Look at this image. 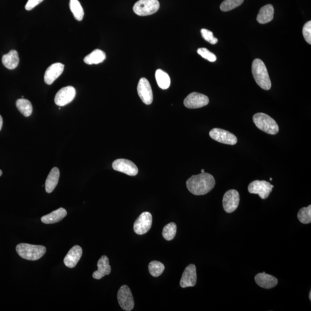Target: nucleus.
Masks as SVG:
<instances>
[{"instance_id": "14", "label": "nucleus", "mask_w": 311, "mask_h": 311, "mask_svg": "<svg viewBox=\"0 0 311 311\" xmlns=\"http://www.w3.org/2000/svg\"><path fill=\"white\" fill-rule=\"evenodd\" d=\"M137 92L141 101L145 104L150 105L153 102V92L150 82L145 78H141L137 86Z\"/></svg>"}, {"instance_id": "10", "label": "nucleus", "mask_w": 311, "mask_h": 311, "mask_svg": "<svg viewBox=\"0 0 311 311\" xmlns=\"http://www.w3.org/2000/svg\"><path fill=\"white\" fill-rule=\"evenodd\" d=\"M209 103L207 96L198 92H193L185 98L184 104L188 108L196 109L206 106Z\"/></svg>"}, {"instance_id": "2", "label": "nucleus", "mask_w": 311, "mask_h": 311, "mask_svg": "<svg viewBox=\"0 0 311 311\" xmlns=\"http://www.w3.org/2000/svg\"><path fill=\"white\" fill-rule=\"evenodd\" d=\"M253 77L257 84L264 90H269L271 82L265 64L260 59H256L252 64Z\"/></svg>"}, {"instance_id": "36", "label": "nucleus", "mask_w": 311, "mask_h": 311, "mask_svg": "<svg viewBox=\"0 0 311 311\" xmlns=\"http://www.w3.org/2000/svg\"><path fill=\"white\" fill-rule=\"evenodd\" d=\"M3 125V120L2 118L1 115H0V131H1Z\"/></svg>"}, {"instance_id": "22", "label": "nucleus", "mask_w": 311, "mask_h": 311, "mask_svg": "<svg viewBox=\"0 0 311 311\" xmlns=\"http://www.w3.org/2000/svg\"><path fill=\"white\" fill-rule=\"evenodd\" d=\"M274 9L273 6L271 4L264 5L259 10V14L257 16V21L260 24H266L273 19Z\"/></svg>"}, {"instance_id": "29", "label": "nucleus", "mask_w": 311, "mask_h": 311, "mask_svg": "<svg viewBox=\"0 0 311 311\" xmlns=\"http://www.w3.org/2000/svg\"><path fill=\"white\" fill-rule=\"evenodd\" d=\"M177 227L176 224L170 223L165 226L163 230V236L165 240L171 241L174 239L176 235Z\"/></svg>"}, {"instance_id": "32", "label": "nucleus", "mask_w": 311, "mask_h": 311, "mask_svg": "<svg viewBox=\"0 0 311 311\" xmlns=\"http://www.w3.org/2000/svg\"><path fill=\"white\" fill-rule=\"evenodd\" d=\"M198 54L200 55L207 60L213 62L216 61L217 57L216 55L210 52L206 48H200L197 51Z\"/></svg>"}, {"instance_id": "16", "label": "nucleus", "mask_w": 311, "mask_h": 311, "mask_svg": "<svg viewBox=\"0 0 311 311\" xmlns=\"http://www.w3.org/2000/svg\"><path fill=\"white\" fill-rule=\"evenodd\" d=\"M64 65L61 63H55L47 69L44 76V80L46 84L51 85L56 79L61 75L64 71Z\"/></svg>"}, {"instance_id": "38", "label": "nucleus", "mask_w": 311, "mask_h": 311, "mask_svg": "<svg viewBox=\"0 0 311 311\" xmlns=\"http://www.w3.org/2000/svg\"><path fill=\"white\" fill-rule=\"evenodd\" d=\"M2 174V172L1 170H0V177L1 176Z\"/></svg>"}, {"instance_id": "33", "label": "nucleus", "mask_w": 311, "mask_h": 311, "mask_svg": "<svg viewBox=\"0 0 311 311\" xmlns=\"http://www.w3.org/2000/svg\"><path fill=\"white\" fill-rule=\"evenodd\" d=\"M201 32L205 40L210 43V44L215 45L218 42L217 38L214 37L212 32L207 29H202Z\"/></svg>"}, {"instance_id": "18", "label": "nucleus", "mask_w": 311, "mask_h": 311, "mask_svg": "<svg viewBox=\"0 0 311 311\" xmlns=\"http://www.w3.org/2000/svg\"><path fill=\"white\" fill-rule=\"evenodd\" d=\"M255 281L258 286L264 289L273 288L278 284V280L275 277L267 274L265 272L257 274L255 277Z\"/></svg>"}, {"instance_id": "20", "label": "nucleus", "mask_w": 311, "mask_h": 311, "mask_svg": "<svg viewBox=\"0 0 311 311\" xmlns=\"http://www.w3.org/2000/svg\"><path fill=\"white\" fill-rule=\"evenodd\" d=\"M67 215V211L64 208L60 207L58 209L52 211L49 214L45 215L41 218L43 223L45 224H55L61 221Z\"/></svg>"}, {"instance_id": "9", "label": "nucleus", "mask_w": 311, "mask_h": 311, "mask_svg": "<svg viewBox=\"0 0 311 311\" xmlns=\"http://www.w3.org/2000/svg\"><path fill=\"white\" fill-rule=\"evenodd\" d=\"M240 202L239 193L236 190H228L225 193L223 199L224 209L228 213L235 211L239 206Z\"/></svg>"}, {"instance_id": "34", "label": "nucleus", "mask_w": 311, "mask_h": 311, "mask_svg": "<svg viewBox=\"0 0 311 311\" xmlns=\"http://www.w3.org/2000/svg\"><path fill=\"white\" fill-rule=\"evenodd\" d=\"M303 34L306 42L310 45L311 44V22L306 23L303 28Z\"/></svg>"}, {"instance_id": "26", "label": "nucleus", "mask_w": 311, "mask_h": 311, "mask_svg": "<svg viewBox=\"0 0 311 311\" xmlns=\"http://www.w3.org/2000/svg\"><path fill=\"white\" fill-rule=\"evenodd\" d=\"M16 107L19 111L26 117H28L32 114L33 108L31 103L27 99H19L16 102Z\"/></svg>"}, {"instance_id": "12", "label": "nucleus", "mask_w": 311, "mask_h": 311, "mask_svg": "<svg viewBox=\"0 0 311 311\" xmlns=\"http://www.w3.org/2000/svg\"><path fill=\"white\" fill-rule=\"evenodd\" d=\"M76 95V89L72 86L62 88L56 94L55 104L58 106H65L74 100Z\"/></svg>"}, {"instance_id": "27", "label": "nucleus", "mask_w": 311, "mask_h": 311, "mask_svg": "<svg viewBox=\"0 0 311 311\" xmlns=\"http://www.w3.org/2000/svg\"><path fill=\"white\" fill-rule=\"evenodd\" d=\"M69 7L75 18L78 21H81L84 18V12L78 0H70Z\"/></svg>"}, {"instance_id": "28", "label": "nucleus", "mask_w": 311, "mask_h": 311, "mask_svg": "<svg viewBox=\"0 0 311 311\" xmlns=\"http://www.w3.org/2000/svg\"><path fill=\"white\" fill-rule=\"evenodd\" d=\"M149 271L151 276L158 277L161 275L165 269V266L163 263L158 261H152L148 266Z\"/></svg>"}, {"instance_id": "8", "label": "nucleus", "mask_w": 311, "mask_h": 311, "mask_svg": "<svg viewBox=\"0 0 311 311\" xmlns=\"http://www.w3.org/2000/svg\"><path fill=\"white\" fill-rule=\"evenodd\" d=\"M209 135L213 140L224 144L234 145L237 142L235 135L222 129H213L209 132Z\"/></svg>"}, {"instance_id": "37", "label": "nucleus", "mask_w": 311, "mask_h": 311, "mask_svg": "<svg viewBox=\"0 0 311 311\" xmlns=\"http://www.w3.org/2000/svg\"><path fill=\"white\" fill-rule=\"evenodd\" d=\"M309 298H310V300H311V291H310V292Z\"/></svg>"}, {"instance_id": "15", "label": "nucleus", "mask_w": 311, "mask_h": 311, "mask_svg": "<svg viewBox=\"0 0 311 311\" xmlns=\"http://www.w3.org/2000/svg\"><path fill=\"white\" fill-rule=\"evenodd\" d=\"M197 280L196 266L191 264L185 269L180 281V285L183 288L193 287Z\"/></svg>"}, {"instance_id": "17", "label": "nucleus", "mask_w": 311, "mask_h": 311, "mask_svg": "<svg viewBox=\"0 0 311 311\" xmlns=\"http://www.w3.org/2000/svg\"><path fill=\"white\" fill-rule=\"evenodd\" d=\"M82 255V250L80 246L76 245L73 247L64 258L65 265L71 269L74 268L81 259Z\"/></svg>"}, {"instance_id": "5", "label": "nucleus", "mask_w": 311, "mask_h": 311, "mask_svg": "<svg viewBox=\"0 0 311 311\" xmlns=\"http://www.w3.org/2000/svg\"><path fill=\"white\" fill-rule=\"evenodd\" d=\"M160 8L158 0H139L133 6V11L138 16H145L155 14Z\"/></svg>"}, {"instance_id": "31", "label": "nucleus", "mask_w": 311, "mask_h": 311, "mask_svg": "<svg viewBox=\"0 0 311 311\" xmlns=\"http://www.w3.org/2000/svg\"><path fill=\"white\" fill-rule=\"evenodd\" d=\"M243 1L244 0H225L220 5V9L223 12L231 11L242 4Z\"/></svg>"}, {"instance_id": "19", "label": "nucleus", "mask_w": 311, "mask_h": 311, "mask_svg": "<svg viewBox=\"0 0 311 311\" xmlns=\"http://www.w3.org/2000/svg\"><path fill=\"white\" fill-rule=\"evenodd\" d=\"M97 265L98 270L94 271L92 274L94 279L101 280L103 277L111 273V267L109 264V259L107 256H102L98 260Z\"/></svg>"}, {"instance_id": "21", "label": "nucleus", "mask_w": 311, "mask_h": 311, "mask_svg": "<svg viewBox=\"0 0 311 311\" xmlns=\"http://www.w3.org/2000/svg\"><path fill=\"white\" fill-rule=\"evenodd\" d=\"M2 62L6 68L12 70L18 67L19 64L18 52L15 50H12L8 54L2 56Z\"/></svg>"}, {"instance_id": "40", "label": "nucleus", "mask_w": 311, "mask_h": 311, "mask_svg": "<svg viewBox=\"0 0 311 311\" xmlns=\"http://www.w3.org/2000/svg\"><path fill=\"white\" fill-rule=\"evenodd\" d=\"M270 181H272V180H273V179L271 178H270Z\"/></svg>"}, {"instance_id": "1", "label": "nucleus", "mask_w": 311, "mask_h": 311, "mask_svg": "<svg viewBox=\"0 0 311 311\" xmlns=\"http://www.w3.org/2000/svg\"><path fill=\"white\" fill-rule=\"evenodd\" d=\"M215 184L216 181L214 177L206 173L193 175L186 181L187 189L195 196H203L209 193Z\"/></svg>"}, {"instance_id": "30", "label": "nucleus", "mask_w": 311, "mask_h": 311, "mask_svg": "<svg viewBox=\"0 0 311 311\" xmlns=\"http://www.w3.org/2000/svg\"><path fill=\"white\" fill-rule=\"evenodd\" d=\"M298 219L300 223L309 224L311 223V205L300 209L297 214Z\"/></svg>"}, {"instance_id": "39", "label": "nucleus", "mask_w": 311, "mask_h": 311, "mask_svg": "<svg viewBox=\"0 0 311 311\" xmlns=\"http://www.w3.org/2000/svg\"><path fill=\"white\" fill-rule=\"evenodd\" d=\"M205 173V170L204 169L201 170V173Z\"/></svg>"}, {"instance_id": "4", "label": "nucleus", "mask_w": 311, "mask_h": 311, "mask_svg": "<svg viewBox=\"0 0 311 311\" xmlns=\"http://www.w3.org/2000/svg\"><path fill=\"white\" fill-rule=\"evenodd\" d=\"M253 122L260 130L271 135L279 133V127L275 120L267 114L259 112L253 116Z\"/></svg>"}, {"instance_id": "3", "label": "nucleus", "mask_w": 311, "mask_h": 311, "mask_svg": "<svg viewBox=\"0 0 311 311\" xmlns=\"http://www.w3.org/2000/svg\"><path fill=\"white\" fill-rule=\"evenodd\" d=\"M16 251L23 259L37 260L44 256L46 253V248L41 245L20 243L16 246Z\"/></svg>"}, {"instance_id": "35", "label": "nucleus", "mask_w": 311, "mask_h": 311, "mask_svg": "<svg viewBox=\"0 0 311 311\" xmlns=\"http://www.w3.org/2000/svg\"><path fill=\"white\" fill-rule=\"evenodd\" d=\"M43 1L44 0H28L27 4L25 6V8L27 11H31Z\"/></svg>"}, {"instance_id": "11", "label": "nucleus", "mask_w": 311, "mask_h": 311, "mask_svg": "<svg viewBox=\"0 0 311 311\" xmlns=\"http://www.w3.org/2000/svg\"><path fill=\"white\" fill-rule=\"evenodd\" d=\"M152 225V216L151 213L145 211L142 213L135 220L133 229L135 233L142 235L150 230Z\"/></svg>"}, {"instance_id": "23", "label": "nucleus", "mask_w": 311, "mask_h": 311, "mask_svg": "<svg viewBox=\"0 0 311 311\" xmlns=\"http://www.w3.org/2000/svg\"><path fill=\"white\" fill-rule=\"evenodd\" d=\"M59 170L58 168L54 167L49 173L45 182V189L48 193H51L57 186L59 178Z\"/></svg>"}, {"instance_id": "7", "label": "nucleus", "mask_w": 311, "mask_h": 311, "mask_svg": "<svg viewBox=\"0 0 311 311\" xmlns=\"http://www.w3.org/2000/svg\"><path fill=\"white\" fill-rule=\"evenodd\" d=\"M117 299L120 307L125 311H130L134 309V301L130 288L123 285L119 289Z\"/></svg>"}, {"instance_id": "25", "label": "nucleus", "mask_w": 311, "mask_h": 311, "mask_svg": "<svg viewBox=\"0 0 311 311\" xmlns=\"http://www.w3.org/2000/svg\"><path fill=\"white\" fill-rule=\"evenodd\" d=\"M156 80L157 83L162 89H167L170 87L171 78L166 72L158 69L155 74Z\"/></svg>"}, {"instance_id": "24", "label": "nucleus", "mask_w": 311, "mask_h": 311, "mask_svg": "<svg viewBox=\"0 0 311 311\" xmlns=\"http://www.w3.org/2000/svg\"><path fill=\"white\" fill-rule=\"evenodd\" d=\"M105 58L106 56L105 52L101 50L97 49L86 56L84 61L88 65L99 64L104 62Z\"/></svg>"}, {"instance_id": "13", "label": "nucleus", "mask_w": 311, "mask_h": 311, "mask_svg": "<svg viewBox=\"0 0 311 311\" xmlns=\"http://www.w3.org/2000/svg\"><path fill=\"white\" fill-rule=\"evenodd\" d=\"M112 168L115 171L129 175L135 176L138 173L136 165L130 160L120 158L112 163Z\"/></svg>"}, {"instance_id": "6", "label": "nucleus", "mask_w": 311, "mask_h": 311, "mask_svg": "<svg viewBox=\"0 0 311 311\" xmlns=\"http://www.w3.org/2000/svg\"><path fill=\"white\" fill-rule=\"evenodd\" d=\"M273 185L265 181H254L248 187V191L251 194H258L262 200L269 197L273 190Z\"/></svg>"}]
</instances>
